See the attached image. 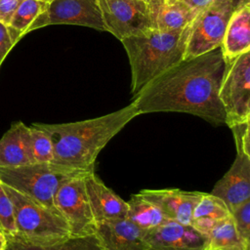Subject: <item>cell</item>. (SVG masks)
I'll use <instances>...</instances> for the list:
<instances>
[{"label": "cell", "mask_w": 250, "mask_h": 250, "mask_svg": "<svg viewBox=\"0 0 250 250\" xmlns=\"http://www.w3.org/2000/svg\"><path fill=\"white\" fill-rule=\"evenodd\" d=\"M191 23L180 32L148 28L121 40L131 67L133 97L149 81L185 58Z\"/></svg>", "instance_id": "3"}, {"label": "cell", "mask_w": 250, "mask_h": 250, "mask_svg": "<svg viewBox=\"0 0 250 250\" xmlns=\"http://www.w3.org/2000/svg\"><path fill=\"white\" fill-rule=\"evenodd\" d=\"M29 135L33 163H52L54 160V147L49 134L36 123H32L29 126Z\"/></svg>", "instance_id": "24"}, {"label": "cell", "mask_w": 250, "mask_h": 250, "mask_svg": "<svg viewBox=\"0 0 250 250\" xmlns=\"http://www.w3.org/2000/svg\"><path fill=\"white\" fill-rule=\"evenodd\" d=\"M146 3L147 4L148 8H149V11H150V14H151V17H152V20L154 21V17L155 15L157 14L159 8L161 7V5L163 4L164 0H145ZM154 23V22H153Z\"/></svg>", "instance_id": "31"}, {"label": "cell", "mask_w": 250, "mask_h": 250, "mask_svg": "<svg viewBox=\"0 0 250 250\" xmlns=\"http://www.w3.org/2000/svg\"><path fill=\"white\" fill-rule=\"evenodd\" d=\"M7 247V235L0 229V250H6Z\"/></svg>", "instance_id": "32"}, {"label": "cell", "mask_w": 250, "mask_h": 250, "mask_svg": "<svg viewBox=\"0 0 250 250\" xmlns=\"http://www.w3.org/2000/svg\"><path fill=\"white\" fill-rule=\"evenodd\" d=\"M39 1H44V2H48L49 0H39Z\"/></svg>", "instance_id": "34"}, {"label": "cell", "mask_w": 250, "mask_h": 250, "mask_svg": "<svg viewBox=\"0 0 250 250\" xmlns=\"http://www.w3.org/2000/svg\"><path fill=\"white\" fill-rule=\"evenodd\" d=\"M22 0H0V21L9 25L16 10Z\"/></svg>", "instance_id": "29"}, {"label": "cell", "mask_w": 250, "mask_h": 250, "mask_svg": "<svg viewBox=\"0 0 250 250\" xmlns=\"http://www.w3.org/2000/svg\"><path fill=\"white\" fill-rule=\"evenodd\" d=\"M84 172L88 171L76 170L53 162L30 163L18 167H0V182L34 201L58 211L54 197L60 186L66 179Z\"/></svg>", "instance_id": "5"}, {"label": "cell", "mask_w": 250, "mask_h": 250, "mask_svg": "<svg viewBox=\"0 0 250 250\" xmlns=\"http://www.w3.org/2000/svg\"><path fill=\"white\" fill-rule=\"evenodd\" d=\"M207 236V250H250L240 239L231 215L218 222Z\"/></svg>", "instance_id": "22"}, {"label": "cell", "mask_w": 250, "mask_h": 250, "mask_svg": "<svg viewBox=\"0 0 250 250\" xmlns=\"http://www.w3.org/2000/svg\"><path fill=\"white\" fill-rule=\"evenodd\" d=\"M2 185L13 203L17 229L14 236L32 244L50 245L71 235L67 222L58 211Z\"/></svg>", "instance_id": "4"}, {"label": "cell", "mask_w": 250, "mask_h": 250, "mask_svg": "<svg viewBox=\"0 0 250 250\" xmlns=\"http://www.w3.org/2000/svg\"><path fill=\"white\" fill-rule=\"evenodd\" d=\"M221 49L225 60L250 51V3L233 11L223 37Z\"/></svg>", "instance_id": "17"}, {"label": "cell", "mask_w": 250, "mask_h": 250, "mask_svg": "<svg viewBox=\"0 0 250 250\" xmlns=\"http://www.w3.org/2000/svg\"><path fill=\"white\" fill-rule=\"evenodd\" d=\"M85 189L90 208L97 225L127 218L128 204L105 186L95 170L84 175Z\"/></svg>", "instance_id": "12"}, {"label": "cell", "mask_w": 250, "mask_h": 250, "mask_svg": "<svg viewBox=\"0 0 250 250\" xmlns=\"http://www.w3.org/2000/svg\"><path fill=\"white\" fill-rule=\"evenodd\" d=\"M97 233L104 250H150L146 232L127 218L99 225Z\"/></svg>", "instance_id": "15"}, {"label": "cell", "mask_w": 250, "mask_h": 250, "mask_svg": "<svg viewBox=\"0 0 250 250\" xmlns=\"http://www.w3.org/2000/svg\"><path fill=\"white\" fill-rule=\"evenodd\" d=\"M51 24H75L106 31L97 0H49L27 33Z\"/></svg>", "instance_id": "10"}, {"label": "cell", "mask_w": 250, "mask_h": 250, "mask_svg": "<svg viewBox=\"0 0 250 250\" xmlns=\"http://www.w3.org/2000/svg\"><path fill=\"white\" fill-rule=\"evenodd\" d=\"M232 6L234 7V9H237L247 3H250V0H230Z\"/></svg>", "instance_id": "33"}, {"label": "cell", "mask_w": 250, "mask_h": 250, "mask_svg": "<svg viewBox=\"0 0 250 250\" xmlns=\"http://www.w3.org/2000/svg\"><path fill=\"white\" fill-rule=\"evenodd\" d=\"M47 2L39 0H22L16 10L9 25V31L15 43H17L24 34L35 19L45 10Z\"/></svg>", "instance_id": "23"}, {"label": "cell", "mask_w": 250, "mask_h": 250, "mask_svg": "<svg viewBox=\"0 0 250 250\" xmlns=\"http://www.w3.org/2000/svg\"><path fill=\"white\" fill-rule=\"evenodd\" d=\"M232 133L236 154L250 157V121L229 127Z\"/></svg>", "instance_id": "27"}, {"label": "cell", "mask_w": 250, "mask_h": 250, "mask_svg": "<svg viewBox=\"0 0 250 250\" xmlns=\"http://www.w3.org/2000/svg\"><path fill=\"white\" fill-rule=\"evenodd\" d=\"M15 44L8 26L0 21V66Z\"/></svg>", "instance_id": "28"}, {"label": "cell", "mask_w": 250, "mask_h": 250, "mask_svg": "<svg viewBox=\"0 0 250 250\" xmlns=\"http://www.w3.org/2000/svg\"><path fill=\"white\" fill-rule=\"evenodd\" d=\"M97 2L106 31L120 41L153 27V20L145 0H97Z\"/></svg>", "instance_id": "9"}, {"label": "cell", "mask_w": 250, "mask_h": 250, "mask_svg": "<svg viewBox=\"0 0 250 250\" xmlns=\"http://www.w3.org/2000/svg\"><path fill=\"white\" fill-rule=\"evenodd\" d=\"M141 115L136 104L113 112L80 121L66 123H36L52 139L53 163L68 168L92 171L99 153L125 126Z\"/></svg>", "instance_id": "2"}, {"label": "cell", "mask_w": 250, "mask_h": 250, "mask_svg": "<svg viewBox=\"0 0 250 250\" xmlns=\"http://www.w3.org/2000/svg\"><path fill=\"white\" fill-rule=\"evenodd\" d=\"M142 197L158 207L168 220L190 225L193 208L203 191H188L180 188L142 189Z\"/></svg>", "instance_id": "13"}, {"label": "cell", "mask_w": 250, "mask_h": 250, "mask_svg": "<svg viewBox=\"0 0 250 250\" xmlns=\"http://www.w3.org/2000/svg\"><path fill=\"white\" fill-rule=\"evenodd\" d=\"M230 215L240 239L250 247V200L232 208Z\"/></svg>", "instance_id": "25"}, {"label": "cell", "mask_w": 250, "mask_h": 250, "mask_svg": "<svg viewBox=\"0 0 250 250\" xmlns=\"http://www.w3.org/2000/svg\"><path fill=\"white\" fill-rule=\"evenodd\" d=\"M127 219L145 232H147L166 222L168 219L162 211L139 193L133 194L127 201Z\"/></svg>", "instance_id": "21"}, {"label": "cell", "mask_w": 250, "mask_h": 250, "mask_svg": "<svg viewBox=\"0 0 250 250\" xmlns=\"http://www.w3.org/2000/svg\"><path fill=\"white\" fill-rule=\"evenodd\" d=\"M225 66L221 47L183 60L146 83L132 102L141 114L182 112L198 116L214 126L226 125L219 99Z\"/></svg>", "instance_id": "1"}, {"label": "cell", "mask_w": 250, "mask_h": 250, "mask_svg": "<svg viewBox=\"0 0 250 250\" xmlns=\"http://www.w3.org/2000/svg\"><path fill=\"white\" fill-rule=\"evenodd\" d=\"M196 16L197 13L182 0H164L154 17L153 27L166 32H180Z\"/></svg>", "instance_id": "19"}, {"label": "cell", "mask_w": 250, "mask_h": 250, "mask_svg": "<svg viewBox=\"0 0 250 250\" xmlns=\"http://www.w3.org/2000/svg\"><path fill=\"white\" fill-rule=\"evenodd\" d=\"M189 5L197 14L209 6L214 0H182Z\"/></svg>", "instance_id": "30"}, {"label": "cell", "mask_w": 250, "mask_h": 250, "mask_svg": "<svg viewBox=\"0 0 250 250\" xmlns=\"http://www.w3.org/2000/svg\"><path fill=\"white\" fill-rule=\"evenodd\" d=\"M30 163L33 161L29 126L18 121L0 139V167H18Z\"/></svg>", "instance_id": "16"}, {"label": "cell", "mask_w": 250, "mask_h": 250, "mask_svg": "<svg viewBox=\"0 0 250 250\" xmlns=\"http://www.w3.org/2000/svg\"><path fill=\"white\" fill-rule=\"evenodd\" d=\"M0 228L8 236L17 233L13 203L0 182Z\"/></svg>", "instance_id": "26"}, {"label": "cell", "mask_w": 250, "mask_h": 250, "mask_svg": "<svg viewBox=\"0 0 250 250\" xmlns=\"http://www.w3.org/2000/svg\"><path fill=\"white\" fill-rule=\"evenodd\" d=\"M229 216L230 210L221 198L210 192H203L193 208L190 226L199 232L208 235L218 222Z\"/></svg>", "instance_id": "18"}, {"label": "cell", "mask_w": 250, "mask_h": 250, "mask_svg": "<svg viewBox=\"0 0 250 250\" xmlns=\"http://www.w3.org/2000/svg\"><path fill=\"white\" fill-rule=\"evenodd\" d=\"M230 0H214L191 22L184 60L221 47L228 21L234 11Z\"/></svg>", "instance_id": "7"}, {"label": "cell", "mask_w": 250, "mask_h": 250, "mask_svg": "<svg viewBox=\"0 0 250 250\" xmlns=\"http://www.w3.org/2000/svg\"><path fill=\"white\" fill-rule=\"evenodd\" d=\"M86 173L66 179L54 197L55 207L67 222L72 236L93 234L98 229L85 189L84 175Z\"/></svg>", "instance_id": "8"}, {"label": "cell", "mask_w": 250, "mask_h": 250, "mask_svg": "<svg viewBox=\"0 0 250 250\" xmlns=\"http://www.w3.org/2000/svg\"><path fill=\"white\" fill-rule=\"evenodd\" d=\"M210 193L221 198L229 210L250 200V157L236 154L229 170L214 185Z\"/></svg>", "instance_id": "14"}, {"label": "cell", "mask_w": 250, "mask_h": 250, "mask_svg": "<svg viewBox=\"0 0 250 250\" xmlns=\"http://www.w3.org/2000/svg\"><path fill=\"white\" fill-rule=\"evenodd\" d=\"M150 250H207L208 236L190 225L167 220L146 232Z\"/></svg>", "instance_id": "11"}, {"label": "cell", "mask_w": 250, "mask_h": 250, "mask_svg": "<svg viewBox=\"0 0 250 250\" xmlns=\"http://www.w3.org/2000/svg\"><path fill=\"white\" fill-rule=\"evenodd\" d=\"M6 250H104L98 233L72 236L50 245H37L7 235Z\"/></svg>", "instance_id": "20"}, {"label": "cell", "mask_w": 250, "mask_h": 250, "mask_svg": "<svg viewBox=\"0 0 250 250\" xmlns=\"http://www.w3.org/2000/svg\"><path fill=\"white\" fill-rule=\"evenodd\" d=\"M0 229H1V228H0Z\"/></svg>", "instance_id": "35"}, {"label": "cell", "mask_w": 250, "mask_h": 250, "mask_svg": "<svg viewBox=\"0 0 250 250\" xmlns=\"http://www.w3.org/2000/svg\"><path fill=\"white\" fill-rule=\"evenodd\" d=\"M225 61L219 99L230 127L250 121V51Z\"/></svg>", "instance_id": "6"}]
</instances>
